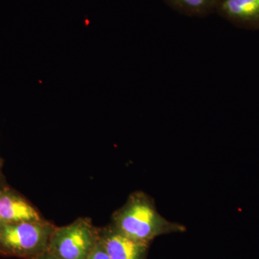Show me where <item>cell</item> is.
Returning <instances> with one entry per match:
<instances>
[{"mask_svg": "<svg viewBox=\"0 0 259 259\" xmlns=\"http://www.w3.org/2000/svg\"><path fill=\"white\" fill-rule=\"evenodd\" d=\"M110 224L129 238L149 244L158 236L186 231L183 225L161 216L154 200L141 191L130 194L125 203L112 214Z\"/></svg>", "mask_w": 259, "mask_h": 259, "instance_id": "6da1fadb", "label": "cell"}, {"mask_svg": "<svg viewBox=\"0 0 259 259\" xmlns=\"http://www.w3.org/2000/svg\"><path fill=\"white\" fill-rule=\"evenodd\" d=\"M56 226L44 219L0 223V255L22 259H36L49 248Z\"/></svg>", "mask_w": 259, "mask_h": 259, "instance_id": "7a4b0ae2", "label": "cell"}, {"mask_svg": "<svg viewBox=\"0 0 259 259\" xmlns=\"http://www.w3.org/2000/svg\"><path fill=\"white\" fill-rule=\"evenodd\" d=\"M99 241V228L91 219L80 218L57 227L51 234L49 248L60 259H87Z\"/></svg>", "mask_w": 259, "mask_h": 259, "instance_id": "3957f363", "label": "cell"}, {"mask_svg": "<svg viewBox=\"0 0 259 259\" xmlns=\"http://www.w3.org/2000/svg\"><path fill=\"white\" fill-rule=\"evenodd\" d=\"M99 239L110 259H147L151 244L129 238L111 224L99 228Z\"/></svg>", "mask_w": 259, "mask_h": 259, "instance_id": "277c9868", "label": "cell"}, {"mask_svg": "<svg viewBox=\"0 0 259 259\" xmlns=\"http://www.w3.org/2000/svg\"><path fill=\"white\" fill-rule=\"evenodd\" d=\"M40 212L16 191L3 185L0 188V223L40 221Z\"/></svg>", "mask_w": 259, "mask_h": 259, "instance_id": "5b68a950", "label": "cell"}, {"mask_svg": "<svg viewBox=\"0 0 259 259\" xmlns=\"http://www.w3.org/2000/svg\"><path fill=\"white\" fill-rule=\"evenodd\" d=\"M215 13L236 26L259 29V0H217Z\"/></svg>", "mask_w": 259, "mask_h": 259, "instance_id": "8992f818", "label": "cell"}, {"mask_svg": "<svg viewBox=\"0 0 259 259\" xmlns=\"http://www.w3.org/2000/svg\"><path fill=\"white\" fill-rule=\"evenodd\" d=\"M180 14L204 18L215 13L217 0H163Z\"/></svg>", "mask_w": 259, "mask_h": 259, "instance_id": "52a82bcc", "label": "cell"}, {"mask_svg": "<svg viewBox=\"0 0 259 259\" xmlns=\"http://www.w3.org/2000/svg\"><path fill=\"white\" fill-rule=\"evenodd\" d=\"M87 259H110V258L107 255V252L105 251V248H103L99 239V241L97 242L95 248L92 250Z\"/></svg>", "mask_w": 259, "mask_h": 259, "instance_id": "ba28073f", "label": "cell"}, {"mask_svg": "<svg viewBox=\"0 0 259 259\" xmlns=\"http://www.w3.org/2000/svg\"><path fill=\"white\" fill-rule=\"evenodd\" d=\"M36 259H60L58 258L56 255H54V253H51L50 250H47V251L44 252V253H42L40 256L37 257Z\"/></svg>", "mask_w": 259, "mask_h": 259, "instance_id": "9c48e42d", "label": "cell"}, {"mask_svg": "<svg viewBox=\"0 0 259 259\" xmlns=\"http://www.w3.org/2000/svg\"><path fill=\"white\" fill-rule=\"evenodd\" d=\"M3 158L0 157V169H1L2 166H3Z\"/></svg>", "mask_w": 259, "mask_h": 259, "instance_id": "30bf717a", "label": "cell"}, {"mask_svg": "<svg viewBox=\"0 0 259 259\" xmlns=\"http://www.w3.org/2000/svg\"><path fill=\"white\" fill-rule=\"evenodd\" d=\"M3 185H2V184L0 183V188H1V187H3Z\"/></svg>", "mask_w": 259, "mask_h": 259, "instance_id": "8fae6325", "label": "cell"}]
</instances>
